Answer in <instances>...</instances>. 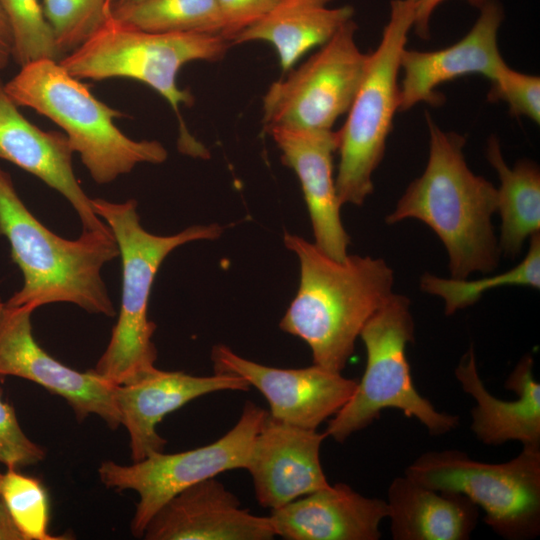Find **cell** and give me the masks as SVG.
I'll return each instance as SVG.
<instances>
[{
	"label": "cell",
	"mask_w": 540,
	"mask_h": 540,
	"mask_svg": "<svg viewBox=\"0 0 540 540\" xmlns=\"http://www.w3.org/2000/svg\"><path fill=\"white\" fill-rule=\"evenodd\" d=\"M333 0H281L267 15L230 39V45L252 41L271 44L283 72L309 50L326 43L353 18L351 6L329 7Z\"/></svg>",
	"instance_id": "cell-23"
},
{
	"label": "cell",
	"mask_w": 540,
	"mask_h": 540,
	"mask_svg": "<svg viewBox=\"0 0 540 540\" xmlns=\"http://www.w3.org/2000/svg\"><path fill=\"white\" fill-rule=\"evenodd\" d=\"M136 1H138V0H112L111 7L126 4V3H132V2H136Z\"/></svg>",
	"instance_id": "cell-36"
},
{
	"label": "cell",
	"mask_w": 540,
	"mask_h": 540,
	"mask_svg": "<svg viewBox=\"0 0 540 540\" xmlns=\"http://www.w3.org/2000/svg\"><path fill=\"white\" fill-rule=\"evenodd\" d=\"M91 203L114 236L122 264L118 319L107 348L91 370L112 385H125L156 367L157 349L152 341L156 324L148 318V304L162 262L184 244L218 239L223 227L218 223L192 225L173 235H155L142 226L135 199L111 202L94 198Z\"/></svg>",
	"instance_id": "cell-4"
},
{
	"label": "cell",
	"mask_w": 540,
	"mask_h": 540,
	"mask_svg": "<svg viewBox=\"0 0 540 540\" xmlns=\"http://www.w3.org/2000/svg\"><path fill=\"white\" fill-rule=\"evenodd\" d=\"M110 15L148 32L222 35L224 31L215 0H138L111 7Z\"/></svg>",
	"instance_id": "cell-25"
},
{
	"label": "cell",
	"mask_w": 540,
	"mask_h": 540,
	"mask_svg": "<svg viewBox=\"0 0 540 540\" xmlns=\"http://www.w3.org/2000/svg\"><path fill=\"white\" fill-rule=\"evenodd\" d=\"M490 81L489 101H503L514 117H526L540 123L539 76L518 72L505 62Z\"/></svg>",
	"instance_id": "cell-30"
},
{
	"label": "cell",
	"mask_w": 540,
	"mask_h": 540,
	"mask_svg": "<svg viewBox=\"0 0 540 540\" xmlns=\"http://www.w3.org/2000/svg\"><path fill=\"white\" fill-rule=\"evenodd\" d=\"M283 240L299 260L300 282L279 327L306 342L313 364L342 373L363 327L394 293V272L382 258L339 261L296 234Z\"/></svg>",
	"instance_id": "cell-1"
},
{
	"label": "cell",
	"mask_w": 540,
	"mask_h": 540,
	"mask_svg": "<svg viewBox=\"0 0 540 540\" xmlns=\"http://www.w3.org/2000/svg\"><path fill=\"white\" fill-rule=\"evenodd\" d=\"M249 389L240 376H194L156 367L129 384L116 385L115 402L130 437L133 462L164 452L167 441L156 427L167 414L206 394Z\"/></svg>",
	"instance_id": "cell-16"
},
{
	"label": "cell",
	"mask_w": 540,
	"mask_h": 540,
	"mask_svg": "<svg viewBox=\"0 0 540 540\" xmlns=\"http://www.w3.org/2000/svg\"><path fill=\"white\" fill-rule=\"evenodd\" d=\"M269 516L240 506L235 494L215 479L196 483L168 500L147 524V540H269Z\"/></svg>",
	"instance_id": "cell-18"
},
{
	"label": "cell",
	"mask_w": 540,
	"mask_h": 540,
	"mask_svg": "<svg viewBox=\"0 0 540 540\" xmlns=\"http://www.w3.org/2000/svg\"><path fill=\"white\" fill-rule=\"evenodd\" d=\"M470 31L458 42L435 51H402L399 84V111L419 103L440 106L444 97L437 88L469 74H481L492 80L505 63L498 48V31L503 9L495 0L487 1Z\"/></svg>",
	"instance_id": "cell-14"
},
{
	"label": "cell",
	"mask_w": 540,
	"mask_h": 540,
	"mask_svg": "<svg viewBox=\"0 0 540 540\" xmlns=\"http://www.w3.org/2000/svg\"><path fill=\"white\" fill-rule=\"evenodd\" d=\"M14 42L12 31L0 4V71L5 69L13 58Z\"/></svg>",
	"instance_id": "cell-34"
},
{
	"label": "cell",
	"mask_w": 540,
	"mask_h": 540,
	"mask_svg": "<svg viewBox=\"0 0 540 540\" xmlns=\"http://www.w3.org/2000/svg\"><path fill=\"white\" fill-rule=\"evenodd\" d=\"M266 132L281 152L284 165L297 175L309 212L314 244L329 257L342 261L350 237L340 217L333 157L338 149L337 131L272 127Z\"/></svg>",
	"instance_id": "cell-17"
},
{
	"label": "cell",
	"mask_w": 540,
	"mask_h": 540,
	"mask_svg": "<svg viewBox=\"0 0 540 540\" xmlns=\"http://www.w3.org/2000/svg\"><path fill=\"white\" fill-rule=\"evenodd\" d=\"M45 458V450L23 432L15 410L3 402L0 393V463L8 468L36 465Z\"/></svg>",
	"instance_id": "cell-31"
},
{
	"label": "cell",
	"mask_w": 540,
	"mask_h": 540,
	"mask_svg": "<svg viewBox=\"0 0 540 540\" xmlns=\"http://www.w3.org/2000/svg\"><path fill=\"white\" fill-rule=\"evenodd\" d=\"M0 540H24L2 500L0 501Z\"/></svg>",
	"instance_id": "cell-35"
},
{
	"label": "cell",
	"mask_w": 540,
	"mask_h": 540,
	"mask_svg": "<svg viewBox=\"0 0 540 540\" xmlns=\"http://www.w3.org/2000/svg\"><path fill=\"white\" fill-rule=\"evenodd\" d=\"M429 156L424 172L414 179L385 222L417 219L442 241L452 278L494 271L501 256L492 226L497 188L468 167L466 138L442 130L428 112Z\"/></svg>",
	"instance_id": "cell-2"
},
{
	"label": "cell",
	"mask_w": 540,
	"mask_h": 540,
	"mask_svg": "<svg viewBox=\"0 0 540 540\" xmlns=\"http://www.w3.org/2000/svg\"><path fill=\"white\" fill-rule=\"evenodd\" d=\"M19 107H28L56 123L97 184H108L138 164H160L168 152L157 140H134L115 119L124 115L99 99L57 60L44 59L21 67L4 84Z\"/></svg>",
	"instance_id": "cell-5"
},
{
	"label": "cell",
	"mask_w": 540,
	"mask_h": 540,
	"mask_svg": "<svg viewBox=\"0 0 540 540\" xmlns=\"http://www.w3.org/2000/svg\"><path fill=\"white\" fill-rule=\"evenodd\" d=\"M266 415V410L247 401L233 428L208 445L179 453H156L131 465L102 462L98 473L107 488L133 490L139 495L130 526L133 536L143 537L151 518L182 490L220 473L245 469Z\"/></svg>",
	"instance_id": "cell-10"
},
{
	"label": "cell",
	"mask_w": 540,
	"mask_h": 540,
	"mask_svg": "<svg viewBox=\"0 0 540 540\" xmlns=\"http://www.w3.org/2000/svg\"><path fill=\"white\" fill-rule=\"evenodd\" d=\"M445 0H417V9L413 28L415 33L422 39L430 36V20L435 9ZM470 5L480 8L489 0H465Z\"/></svg>",
	"instance_id": "cell-33"
},
{
	"label": "cell",
	"mask_w": 540,
	"mask_h": 540,
	"mask_svg": "<svg viewBox=\"0 0 540 540\" xmlns=\"http://www.w3.org/2000/svg\"><path fill=\"white\" fill-rule=\"evenodd\" d=\"M111 2H112V0H110V5H111Z\"/></svg>",
	"instance_id": "cell-38"
},
{
	"label": "cell",
	"mask_w": 540,
	"mask_h": 540,
	"mask_svg": "<svg viewBox=\"0 0 540 540\" xmlns=\"http://www.w3.org/2000/svg\"><path fill=\"white\" fill-rule=\"evenodd\" d=\"M414 331L409 298L393 293L360 333L365 370L351 398L329 420L327 437L342 443L389 408L417 419L432 435L446 434L459 425L458 416L439 412L413 384L406 347L414 342Z\"/></svg>",
	"instance_id": "cell-7"
},
{
	"label": "cell",
	"mask_w": 540,
	"mask_h": 540,
	"mask_svg": "<svg viewBox=\"0 0 540 540\" xmlns=\"http://www.w3.org/2000/svg\"><path fill=\"white\" fill-rule=\"evenodd\" d=\"M216 373L240 376L266 398L269 415L279 421L316 430L351 398L357 381L313 364L305 368L266 366L236 354L224 344L211 353Z\"/></svg>",
	"instance_id": "cell-13"
},
{
	"label": "cell",
	"mask_w": 540,
	"mask_h": 540,
	"mask_svg": "<svg viewBox=\"0 0 540 540\" xmlns=\"http://www.w3.org/2000/svg\"><path fill=\"white\" fill-rule=\"evenodd\" d=\"M532 368L533 357L524 355L505 382L518 399H498L481 380L470 346L455 369V377L476 401L471 410V429L479 441L487 445L518 441L523 447H540V384L534 380Z\"/></svg>",
	"instance_id": "cell-21"
},
{
	"label": "cell",
	"mask_w": 540,
	"mask_h": 540,
	"mask_svg": "<svg viewBox=\"0 0 540 540\" xmlns=\"http://www.w3.org/2000/svg\"><path fill=\"white\" fill-rule=\"evenodd\" d=\"M1 478H2V473L0 472V481H1ZM1 496H0V501H1Z\"/></svg>",
	"instance_id": "cell-37"
},
{
	"label": "cell",
	"mask_w": 540,
	"mask_h": 540,
	"mask_svg": "<svg viewBox=\"0 0 540 540\" xmlns=\"http://www.w3.org/2000/svg\"><path fill=\"white\" fill-rule=\"evenodd\" d=\"M73 153L63 132L42 130L26 119L0 80V159L13 163L60 193L79 216L82 231H108L75 177Z\"/></svg>",
	"instance_id": "cell-19"
},
{
	"label": "cell",
	"mask_w": 540,
	"mask_h": 540,
	"mask_svg": "<svg viewBox=\"0 0 540 540\" xmlns=\"http://www.w3.org/2000/svg\"><path fill=\"white\" fill-rule=\"evenodd\" d=\"M215 1L224 23L222 35L228 41L243 29L263 18L281 2V0Z\"/></svg>",
	"instance_id": "cell-32"
},
{
	"label": "cell",
	"mask_w": 540,
	"mask_h": 540,
	"mask_svg": "<svg viewBox=\"0 0 540 540\" xmlns=\"http://www.w3.org/2000/svg\"><path fill=\"white\" fill-rule=\"evenodd\" d=\"M230 46L220 34L148 32L121 24L110 15L59 63L80 80L129 78L148 85L176 113L180 151L205 158L206 148L191 136L181 117V106H191L194 97L189 90L178 86L177 76L189 62L221 60Z\"/></svg>",
	"instance_id": "cell-6"
},
{
	"label": "cell",
	"mask_w": 540,
	"mask_h": 540,
	"mask_svg": "<svg viewBox=\"0 0 540 540\" xmlns=\"http://www.w3.org/2000/svg\"><path fill=\"white\" fill-rule=\"evenodd\" d=\"M417 0H393L377 48L369 53L362 82L338 134L335 185L341 205L361 206L374 190L372 175L383 160L399 111L400 58L413 28Z\"/></svg>",
	"instance_id": "cell-8"
},
{
	"label": "cell",
	"mask_w": 540,
	"mask_h": 540,
	"mask_svg": "<svg viewBox=\"0 0 540 540\" xmlns=\"http://www.w3.org/2000/svg\"><path fill=\"white\" fill-rule=\"evenodd\" d=\"M61 55L73 51L110 17V0H42Z\"/></svg>",
	"instance_id": "cell-29"
},
{
	"label": "cell",
	"mask_w": 540,
	"mask_h": 540,
	"mask_svg": "<svg viewBox=\"0 0 540 540\" xmlns=\"http://www.w3.org/2000/svg\"><path fill=\"white\" fill-rule=\"evenodd\" d=\"M387 507L394 540H467L479 519V507L464 494L434 490L406 475L391 482Z\"/></svg>",
	"instance_id": "cell-22"
},
{
	"label": "cell",
	"mask_w": 540,
	"mask_h": 540,
	"mask_svg": "<svg viewBox=\"0 0 540 540\" xmlns=\"http://www.w3.org/2000/svg\"><path fill=\"white\" fill-rule=\"evenodd\" d=\"M540 288V234L530 237L529 249L520 263L513 268L477 280L443 278L425 273L420 280L422 291L444 301L446 315L475 304L487 290L503 286Z\"/></svg>",
	"instance_id": "cell-26"
},
{
	"label": "cell",
	"mask_w": 540,
	"mask_h": 540,
	"mask_svg": "<svg viewBox=\"0 0 540 540\" xmlns=\"http://www.w3.org/2000/svg\"><path fill=\"white\" fill-rule=\"evenodd\" d=\"M325 438V432L294 426L267 413L245 468L259 505L273 510L329 485L320 461Z\"/></svg>",
	"instance_id": "cell-15"
},
{
	"label": "cell",
	"mask_w": 540,
	"mask_h": 540,
	"mask_svg": "<svg viewBox=\"0 0 540 540\" xmlns=\"http://www.w3.org/2000/svg\"><path fill=\"white\" fill-rule=\"evenodd\" d=\"M0 4L12 31L13 59L20 67L44 59L60 60L42 0H0Z\"/></svg>",
	"instance_id": "cell-28"
},
{
	"label": "cell",
	"mask_w": 540,
	"mask_h": 540,
	"mask_svg": "<svg viewBox=\"0 0 540 540\" xmlns=\"http://www.w3.org/2000/svg\"><path fill=\"white\" fill-rule=\"evenodd\" d=\"M387 515L386 501L337 483L271 510L269 519L286 540H378Z\"/></svg>",
	"instance_id": "cell-20"
},
{
	"label": "cell",
	"mask_w": 540,
	"mask_h": 540,
	"mask_svg": "<svg viewBox=\"0 0 540 540\" xmlns=\"http://www.w3.org/2000/svg\"><path fill=\"white\" fill-rule=\"evenodd\" d=\"M0 496L24 540L64 539L48 532V494L38 479L8 468L2 474Z\"/></svg>",
	"instance_id": "cell-27"
},
{
	"label": "cell",
	"mask_w": 540,
	"mask_h": 540,
	"mask_svg": "<svg viewBox=\"0 0 540 540\" xmlns=\"http://www.w3.org/2000/svg\"><path fill=\"white\" fill-rule=\"evenodd\" d=\"M29 307H13L0 298V377L30 380L70 405L78 421L90 414L101 417L111 429L121 425L115 386L91 369L79 372L50 356L32 334Z\"/></svg>",
	"instance_id": "cell-12"
},
{
	"label": "cell",
	"mask_w": 540,
	"mask_h": 540,
	"mask_svg": "<svg viewBox=\"0 0 540 540\" xmlns=\"http://www.w3.org/2000/svg\"><path fill=\"white\" fill-rule=\"evenodd\" d=\"M353 19L290 74L273 82L262 98L264 130L286 127L331 130L347 113L364 77L369 53L355 39Z\"/></svg>",
	"instance_id": "cell-11"
},
{
	"label": "cell",
	"mask_w": 540,
	"mask_h": 540,
	"mask_svg": "<svg viewBox=\"0 0 540 540\" xmlns=\"http://www.w3.org/2000/svg\"><path fill=\"white\" fill-rule=\"evenodd\" d=\"M0 235L22 272L21 289L7 301L34 311L47 304L71 303L92 314L115 316L101 271L119 256L111 231H82L74 240L58 236L25 206L9 173L0 168Z\"/></svg>",
	"instance_id": "cell-3"
},
{
	"label": "cell",
	"mask_w": 540,
	"mask_h": 540,
	"mask_svg": "<svg viewBox=\"0 0 540 540\" xmlns=\"http://www.w3.org/2000/svg\"><path fill=\"white\" fill-rule=\"evenodd\" d=\"M438 491L459 492L484 513L499 536L526 540L540 532V447H523L505 463H484L459 450L430 451L405 470Z\"/></svg>",
	"instance_id": "cell-9"
},
{
	"label": "cell",
	"mask_w": 540,
	"mask_h": 540,
	"mask_svg": "<svg viewBox=\"0 0 540 540\" xmlns=\"http://www.w3.org/2000/svg\"><path fill=\"white\" fill-rule=\"evenodd\" d=\"M486 157L497 172V212L501 217V254L515 258L524 242L540 230V171L529 159L519 160L512 168L503 158L499 140L487 141Z\"/></svg>",
	"instance_id": "cell-24"
}]
</instances>
